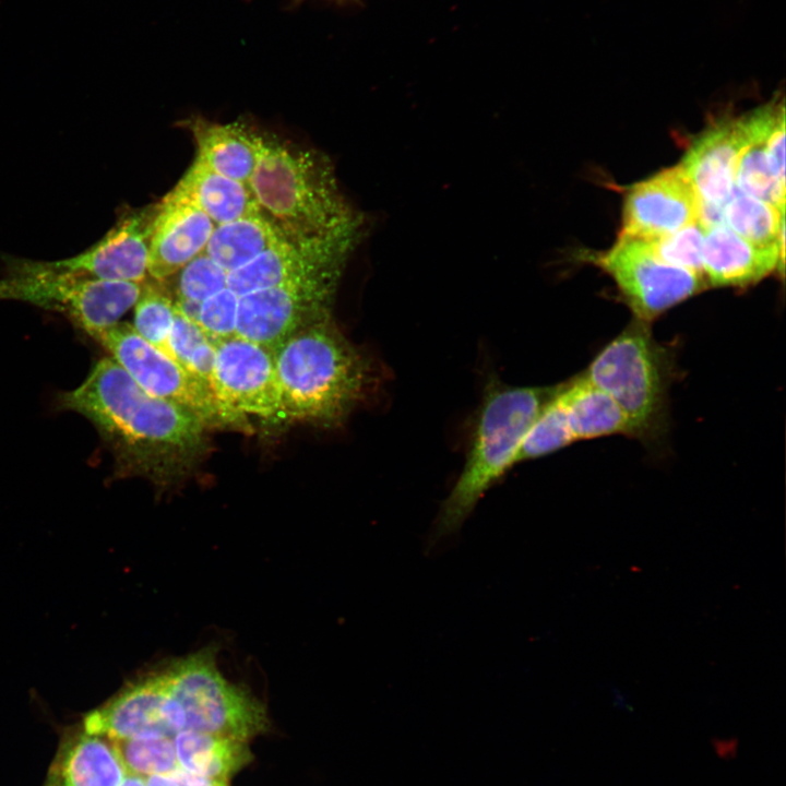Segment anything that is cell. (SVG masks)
I'll list each match as a JSON object with an SVG mask.
<instances>
[{
    "mask_svg": "<svg viewBox=\"0 0 786 786\" xmlns=\"http://www.w3.org/2000/svg\"><path fill=\"white\" fill-rule=\"evenodd\" d=\"M57 404L94 425L120 476L168 485L190 472L205 449L207 428L194 414L148 394L110 357L59 394Z\"/></svg>",
    "mask_w": 786,
    "mask_h": 786,
    "instance_id": "cell-1",
    "label": "cell"
},
{
    "mask_svg": "<svg viewBox=\"0 0 786 786\" xmlns=\"http://www.w3.org/2000/svg\"><path fill=\"white\" fill-rule=\"evenodd\" d=\"M273 356L281 418L338 425L372 385L369 360L332 317L297 332L277 346Z\"/></svg>",
    "mask_w": 786,
    "mask_h": 786,
    "instance_id": "cell-2",
    "label": "cell"
},
{
    "mask_svg": "<svg viewBox=\"0 0 786 786\" xmlns=\"http://www.w3.org/2000/svg\"><path fill=\"white\" fill-rule=\"evenodd\" d=\"M556 386L486 385L464 467L441 504L431 533H456L484 495L515 464L523 440Z\"/></svg>",
    "mask_w": 786,
    "mask_h": 786,
    "instance_id": "cell-3",
    "label": "cell"
},
{
    "mask_svg": "<svg viewBox=\"0 0 786 786\" xmlns=\"http://www.w3.org/2000/svg\"><path fill=\"white\" fill-rule=\"evenodd\" d=\"M258 160L248 187L261 212L295 239L331 236L344 210L331 167L318 152L253 131Z\"/></svg>",
    "mask_w": 786,
    "mask_h": 786,
    "instance_id": "cell-4",
    "label": "cell"
},
{
    "mask_svg": "<svg viewBox=\"0 0 786 786\" xmlns=\"http://www.w3.org/2000/svg\"><path fill=\"white\" fill-rule=\"evenodd\" d=\"M0 300L59 312L88 335L109 327L136 303L142 283L103 281L53 261L2 257Z\"/></svg>",
    "mask_w": 786,
    "mask_h": 786,
    "instance_id": "cell-5",
    "label": "cell"
},
{
    "mask_svg": "<svg viewBox=\"0 0 786 786\" xmlns=\"http://www.w3.org/2000/svg\"><path fill=\"white\" fill-rule=\"evenodd\" d=\"M216 647L206 646L162 666L165 686L186 729L248 741L269 725L263 704L219 671Z\"/></svg>",
    "mask_w": 786,
    "mask_h": 786,
    "instance_id": "cell-6",
    "label": "cell"
},
{
    "mask_svg": "<svg viewBox=\"0 0 786 786\" xmlns=\"http://www.w3.org/2000/svg\"><path fill=\"white\" fill-rule=\"evenodd\" d=\"M626 414L632 436L645 437L663 417L668 380L664 348L636 320L608 343L584 373Z\"/></svg>",
    "mask_w": 786,
    "mask_h": 786,
    "instance_id": "cell-7",
    "label": "cell"
},
{
    "mask_svg": "<svg viewBox=\"0 0 786 786\" xmlns=\"http://www.w3.org/2000/svg\"><path fill=\"white\" fill-rule=\"evenodd\" d=\"M148 394L194 414L206 428L248 431L246 415L217 398L211 384L145 341L128 323H116L92 335Z\"/></svg>",
    "mask_w": 786,
    "mask_h": 786,
    "instance_id": "cell-8",
    "label": "cell"
},
{
    "mask_svg": "<svg viewBox=\"0 0 786 786\" xmlns=\"http://www.w3.org/2000/svg\"><path fill=\"white\" fill-rule=\"evenodd\" d=\"M596 263L617 284L638 320H653L706 286L703 275L658 259L640 238L619 235Z\"/></svg>",
    "mask_w": 786,
    "mask_h": 786,
    "instance_id": "cell-9",
    "label": "cell"
},
{
    "mask_svg": "<svg viewBox=\"0 0 786 786\" xmlns=\"http://www.w3.org/2000/svg\"><path fill=\"white\" fill-rule=\"evenodd\" d=\"M338 274L238 296L236 335L274 350L297 332L331 318Z\"/></svg>",
    "mask_w": 786,
    "mask_h": 786,
    "instance_id": "cell-10",
    "label": "cell"
},
{
    "mask_svg": "<svg viewBox=\"0 0 786 786\" xmlns=\"http://www.w3.org/2000/svg\"><path fill=\"white\" fill-rule=\"evenodd\" d=\"M213 344L210 384L217 398L243 415L281 419L273 352L238 335Z\"/></svg>",
    "mask_w": 786,
    "mask_h": 786,
    "instance_id": "cell-11",
    "label": "cell"
},
{
    "mask_svg": "<svg viewBox=\"0 0 786 786\" xmlns=\"http://www.w3.org/2000/svg\"><path fill=\"white\" fill-rule=\"evenodd\" d=\"M344 229L313 239L286 238L247 264L227 273V288L237 296L338 274Z\"/></svg>",
    "mask_w": 786,
    "mask_h": 786,
    "instance_id": "cell-12",
    "label": "cell"
},
{
    "mask_svg": "<svg viewBox=\"0 0 786 786\" xmlns=\"http://www.w3.org/2000/svg\"><path fill=\"white\" fill-rule=\"evenodd\" d=\"M159 203L123 213L94 245L55 264L103 281L142 283Z\"/></svg>",
    "mask_w": 786,
    "mask_h": 786,
    "instance_id": "cell-13",
    "label": "cell"
},
{
    "mask_svg": "<svg viewBox=\"0 0 786 786\" xmlns=\"http://www.w3.org/2000/svg\"><path fill=\"white\" fill-rule=\"evenodd\" d=\"M698 195L680 165L631 186L622 207L621 235L663 237L696 221Z\"/></svg>",
    "mask_w": 786,
    "mask_h": 786,
    "instance_id": "cell-14",
    "label": "cell"
},
{
    "mask_svg": "<svg viewBox=\"0 0 786 786\" xmlns=\"http://www.w3.org/2000/svg\"><path fill=\"white\" fill-rule=\"evenodd\" d=\"M166 703L167 691L158 667L128 681L84 717L82 728L111 740L174 737Z\"/></svg>",
    "mask_w": 786,
    "mask_h": 786,
    "instance_id": "cell-15",
    "label": "cell"
},
{
    "mask_svg": "<svg viewBox=\"0 0 786 786\" xmlns=\"http://www.w3.org/2000/svg\"><path fill=\"white\" fill-rule=\"evenodd\" d=\"M747 141L740 117L715 121L691 143L680 166L699 200L724 206L735 186L738 159Z\"/></svg>",
    "mask_w": 786,
    "mask_h": 786,
    "instance_id": "cell-16",
    "label": "cell"
},
{
    "mask_svg": "<svg viewBox=\"0 0 786 786\" xmlns=\"http://www.w3.org/2000/svg\"><path fill=\"white\" fill-rule=\"evenodd\" d=\"M215 224L199 207L169 192L159 202L150 241L147 274L156 281L176 275L202 253Z\"/></svg>",
    "mask_w": 786,
    "mask_h": 786,
    "instance_id": "cell-17",
    "label": "cell"
},
{
    "mask_svg": "<svg viewBox=\"0 0 786 786\" xmlns=\"http://www.w3.org/2000/svg\"><path fill=\"white\" fill-rule=\"evenodd\" d=\"M775 269L783 275L777 246L758 247L726 225L704 230L703 273L710 286L745 287Z\"/></svg>",
    "mask_w": 786,
    "mask_h": 786,
    "instance_id": "cell-18",
    "label": "cell"
},
{
    "mask_svg": "<svg viewBox=\"0 0 786 786\" xmlns=\"http://www.w3.org/2000/svg\"><path fill=\"white\" fill-rule=\"evenodd\" d=\"M126 774L114 742L81 727L62 740L44 786H119Z\"/></svg>",
    "mask_w": 786,
    "mask_h": 786,
    "instance_id": "cell-19",
    "label": "cell"
},
{
    "mask_svg": "<svg viewBox=\"0 0 786 786\" xmlns=\"http://www.w3.org/2000/svg\"><path fill=\"white\" fill-rule=\"evenodd\" d=\"M784 98L770 103L743 116L748 141L736 169L735 184L745 193L785 212V188L774 178L767 156L766 140L781 112Z\"/></svg>",
    "mask_w": 786,
    "mask_h": 786,
    "instance_id": "cell-20",
    "label": "cell"
},
{
    "mask_svg": "<svg viewBox=\"0 0 786 786\" xmlns=\"http://www.w3.org/2000/svg\"><path fill=\"white\" fill-rule=\"evenodd\" d=\"M171 192L199 207L215 226L260 212L247 184L214 171L198 158Z\"/></svg>",
    "mask_w": 786,
    "mask_h": 786,
    "instance_id": "cell-21",
    "label": "cell"
},
{
    "mask_svg": "<svg viewBox=\"0 0 786 786\" xmlns=\"http://www.w3.org/2000/svg\"><path fill=\"white\" fill-rule=\"evenodd\" d=\"M196 158L214 171L248 186L258 160L253 130L241 123L191 122Z\"/></svg>",
    "mask_w": 786,
    "mask_h": 786,
    "instance_id": "cell-22",
    "label": "cell"
},
{
    "mask_svg": "<svg viewBox=\"0 0 786 786\" xmlns=\"http://www.w3.org/2000/svg\"><path fill=\"white\" fill-rule=\"evenodd\" d=\"M560 394L575 441L618 433L632 436L630 422L620 406L584 376L560 384Z\"/></svg>",
    "mask_w": 786,
    "mask_h": 786,
    "instance_id": "cell-23",
    "label": "cell"
},
{
    "mask_svg": "<svg viewBox=\"0 0 786 786\" xmlns=\"http://www.w3.org/2000/svg\"><path fill=\"white\" fill-rule=\"evenodd\" d=\"M286 238L291 237L259 212L215 226L203 253L229 273Z\"/></svg>",
    "mask_w": 786,
    "mask_h": 786,
    "instance_id": "cell-24",
    "label": "cell"
},
{
    "mask_svg": "<svg viewBox=\"0 0 786 786\" xmlns=\"http://www.w3.org/2000/svg\"><path fill=\"white\" fill-rule=\"evenodd\" d=\"M172 740L179 767L194 775L227 779L251 760L246 741L189 729Z\"/></svg>",
    "mask_w": 786,
    "mask_h": 786,
    "instance_id": "cell-25",
    "label": "cell"
},
{
    "mask_svg": "<svg viewBox=\"0 0 786 786\" xmlns=\"http://www.w3.org/2000/svg\"><path fill=\"white\" fill-rule=\"evenodd\" d=\"M725 225L758 247H775L785 228V212L734 186L724 206Z\"/></svg>",
    "mask_w": 786,
    "mask_h": 786,
    "instance_id": "cell-26",
    "label": "cell"
},
{
    "mask_svg": "<svg viewBox=\"0 0 786 786\" xmlns=\"http://www.w3.org/2000/svg\"><path fill=\"white\" fill-rule=\"evenodd\" d=\"M574 441L558 385L527 431L516 464L550 454Z\"/></svg>",
    "mask_w": 786,
    "mask_h": 786,
    "instance_id": "cell-27",
    "label": "cell"
},
{
    "mask_svg": "<svg viewBox=\"0 0 786 786\" xmlns=\"http://www.w3.org/2000/svg\"><path fill=\"white\" fill-rule=\"evenodd\" d=\"M174 318V301L166 291L157 286L143 284L134 305L133 327L145 341L172 359L169 337Z\"/></svg>",
    "mask_w": 786,
    "mask_h": 786,
    "instance_id": "cell-28",
    "label": "cell"
},
{
    "mask_svg": "<svg viewBox=\"0 0 786 786\" xmlns=\"http://www.w3.org/2000/svg\"><path fill=\"white\" fill-rule=\"evenodd\" d=\"M169 345L176 361L210 383L215 359L214 344L194 321L176 308Z\"/></svg>",
    "mask_w": 786,
    "mask_h": 786,
    "instance_id": "cell-29",
    "label": "cell"
},
{
    "mask_svg": "<svg viewBox=\"0 0 786 786\" xmlns=\"http://www.w3.org/2000/svg\"><path fill=\"white\" fill-rule=\"evenodd\" d=\"M111 741L129 773L168 775L179 767L172 737Z\"/></svg>",
    "mask_w": 786,
    "mask_h": 786,
    "instance_id": "cell-30",
    "label": "cell"
},
{
    "mask_svg": "<svg viewBox=\"0 0 786 786\" xmlns=\"http://www.w3.org/2000/svg\"><path fill=\"white\" fill-rule=\"evenodd\" d=\"M703 239L704 229L695 221L677 231L644 241L658 259L704 276Z\"/></svg>",
    "mask_w": 786,
    "mask_h": 786,
    "instance_id": "cell-31",
    "label": "cell"
},
{
    "mask_svg": "<svg viewBox=\"0 0 786 786\" xmlns=\"http://www.w3.org/2000/svg\"><path fill=\"white\" fill-rule=\"evenodd\" d=\"M176 275L177 301L201 303L227 287V273L203 252Z\"/></svg>",
    "mask_w": 786,
    "mask_h": 786,
    "instance_id": "cell-32",
    "label": "cell"
},
{
    "mask_svg": "<svg viewBox=\"0 0 786 786\" xmlns=\"http://www.w3.org/2000/svg\"><path fill=\"white\" fill-rule=\"evenodd\" d=\"M238 296L224 288L200 305L195 323L212 343L236 335Z\"/></svg>",
    "mask_w": 786,
    "mask_h": 786,
    "instance_id": "cell-33",
    "label": "cell"
},
{
    "mask_svg": "<svg viewBox=\"0 0 786 786\" xmlns=\"http://www.w3.org/2000/svg\"><path fill=\"white\" fill-rule=\"evenodd\" d=\"M785 108L781 110L766 140L770 169L777 182L785 188Z\"/></svg>",
    "mask_w": 786,
    "mask_h": 786,
    "instance_id": "cell-34",
    "label": "cell"
},
{
    "mask_svg": "<svg viewBox=\"0 0 786 786\" xmlns=\"http://www.w3.org/2000/svg\"><path fill=\"white\" fill-rule=\"evenodd\" d=\"M179 786H228L227 779L194 775L178 767L170 773Z\"/></svg>",
    "mask_w": 786,
    "mask_h": 786,
    "instance_id": "cell-35",
    "label": "cell"
},
{
    "mask_svg": "<svg viewBox=\"0 0 786 786\" xmlns=\"http://www.w3.org/2000/svg\"><path fill=\"white\" fill-rule=\"evenodd\" d=\"M145 786H179L171 775H150L145 776Z\"/></svg>",
    "mask_w": 786,
    "mask_h": 786,
    "instance_id": "cell-36",
    "label": "cell"
},
{
    "mask_svg": "<svg viewBox=\"0 0 786 786\" xmlns=\"http://www.w3.org/2000/svg\"><path fill=\"white\" fill-rule=\"evenodd\" d=\"M119 786H145V778L141 775L127 772Z\"/></svg>",
    "mask_w": 786,
    "mask_h": 786,
    "instance_id": "cell-37",
    "label": "cell"
},
{
    "mask_svg": "<svg viewBox=\"0 0 786 786\" xmlns=\"http://www.w3.org/2000/svg\"><path fill=\"white\" fill-rule=\"evenodd\" d=\"M295 1H296V2H299V1H301V0H295ZM332 1H335V2H337L338 4H345V3L357 2L358 0H332Z\"/></svg>",
    "mask_w": 786,
    "mask_h": 786,
    "instance_id": "cell-38",
    "label": "cell"
}]
</instances>
